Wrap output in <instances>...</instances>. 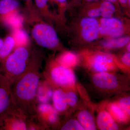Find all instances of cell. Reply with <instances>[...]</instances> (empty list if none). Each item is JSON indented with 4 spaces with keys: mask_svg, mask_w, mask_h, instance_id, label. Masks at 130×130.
Instances as JSON below:
<instances>
[{
    "mask_svg": "<svg viewBox=\"0 0 130 130\" xmlns=\"http://www.w3.org/2000/svg\"><path fill=\"white\" fill-rule=\"evenodd\" d=\"M78 55L84 66L94 73L115 72L119 70L127 71L119 59L108 53L85 48L81 50Z\"/></svg>",
    "mask_w": 130,
    "mask_h": 130,
    "instance_id": "obj_2",
    "label": "cell"
},
{
    "mask_svg": "<svg viewBox=\"0 0 130 130\" xmlns=\"http://www.w3.org/2000/svg\"><path fill=\"white\" fill-rule=\"evenodd\" d=\"M101 37L105 38L120 37L127 35L129 26L120 19L115 17L98 19Z\"/></svg>",
    "mask_w": 130,
    "mask_h": 130,
    "instance_id": "obj_6",
    "label": "cell"
},
{
    "mask_svg": "<svg viewBox=\"0 0 130 130\" xmlns=\"http://www.w3.org/2000/svg\"><path fill=\"white\" fill-rule=\"evenodd\" d=\"M32 35L36 42L42 47L54 49L59 45V40L56 31L47 24L36 25L32 29Z\"/></svg>",
    "mask_w": 130,
    "mask_h": 130,
    "instance_id": "obj_5",
    "label": "cell"
},
{
    "mask_svg": "<svg viewBox=\"0 0 130 130\" xmlns=\"http://www.w3.org/2000/svg\"><path fill=\"white\" fill-rule=\"evenodd\" d=\"M13 37L15 46L17 47H25L28 42V37L26 32L22 29L14 30Z\"/></svg>",
    "mask_w": 130,
    "mask_h": 130,
    "instance_id": "obj_21",
    "label": "cell"
},
{
    "mask_svg": "<svg viewBox=\"0 0 130 130\" xmlns=\"http://www.w3.org/2000/svg\"><path fill=\"white\" fill-rule=\"evenodd\" d=\"M19 6L17 0H0V15L2 17L17 11Z\"/></svg>",
    "mask_w": 130,
    "mask_h": 130,
    "instance_id": "obj_19",
    "label": "cell"
},
{
    "mask_svg": "<svg viewBox=\"0 0 130 130\" xmlns=\"http://www.w3.org/2000/svg\"><path fill=\"white\" fill-rule=\"evenodd\" d=\"M36 6L38 9L43 11H48V0H34Z\"/></svg>",
    "mask_w": 130,
    "mask_h": 130,
    "instance_id": "obj_28",
    "label": "cell"
},
{
    "mask_svg": "<svg viewBox=\"0 0 130 130\" xmlns=\"http://www.w3.org/2000/svg\"><path fill=\"white\" fill-rule=\"evenodd\" d=\"M126 50H127V51L128 52H130V42H129L128 43V44H127V45H126Z\"/></svg>",
    "mask_w": 130,
    "mask_h": 130,
    "instance_id": "obj_33",
    "label": "cell"
},
{
    "mask_svg": "<svg viewBox=\"0 0 130 130\" xmlns=\"http://www.w3.org/2000/svg\"><path fill=\"white\" fill-rule=\"evenodd\" d=\"M100 1V0H84L85 2L87 3H90L91 2H94L97 1Z\"/></svg>",
    "mask_w": 130,
    "mask_h": 130,
    "instance_id": "obj_34",
    "label": "cell"
},
{
    "mask_svg": "<svg viewBox=\"0 0 130 130\" xmlns=\"http://www.w3.org/2000/svg\"><path fill=\"white\" fill-rule=\"evenodd\" d=\"M68 1H70L71 2L73 3H76L79 2L80 0H68Z\"/></svg>",
    "mask_w": 130,
    "mask_h": 130,
    "instance_id": "obj_35",
    "label": "cell"
},
{
    "mask_svg": "<svg viewBox=\"0 0 130 130\" xmlns=\"http://www.w3.org/2000/svg\"><path fill=\"white\" fill-rule=\"evenodd\" d=\"M17 12V10L1 17L5 23L13 30L21 29L23 23V18Z\"/></svg>",
    "mask_w": 130,
    "mask_h": 130,
    "instance_id": "obj_17",
    "label": "cell"
},
{
    "mask_svg": "<svg viewBox=\"0 0 130 130\" xmlns=\"http://www.w3.org/2000/svg\"><path fill=\"white\" fill-rule=\"evenodd\" d=\"M77 120L85 130L96 129V124L93 116L88 110L83 109L77 114Z\"/></svg>",
    "mask_w": 130,
    "mask_h": 130,
    "instance_id": "obj_16",
    "label": "cell"
},
{
    "mask_svg": "<svg viewBox=\"0 0 130 130\" xmlns=\"http://www.w3.org/2000/svg\"><path fill=\"white\" fill-rule=\"evenodd\" d=\"M14 106L11 86L0 72V116L8 113H18Z\"/></svg>",
    "mask_w": 130,
    "mask_h": 130,
    "instance_id": "obj_9",
    "label": "cell"
},
{
    "mask_svg": "<svg viewBox=\"0 0 130 130\" xmlns=\"http://www.w3.org/2000/svg\"><path fill=\"white\" fill-rule=\"evenodd\" d=\"M128 114L130 115V97L126 96L121 98L116 101Z\"/></svg>",
    "mask_w": 130,
    "mask_h": 130,
    "instance_id": "obj_25",
    "label": "cell"
},
{
    "mask_svg": "<svg viewBox=\"0 0 130 130\" xmlns=\"http://www.w3.org/2000/svg\"><path fill=\"white\" fill-rule=\"evenodd\" d=\"M91 79L96 88L108 93L118 91L123 85L120 77L113 72L94 73Z\"/></svg>",
    "mask_w": 130,
    "mask_h": 130,
    "instance_id": "obj_7",
    "label": "cell"
},
{
    "mask_svg": "<svg viewBox=\"0 0 130 130\" xmlns=\"http://www.w3.org/2000/svg\"><path fill=\"white\" fill-rule=\"evenodd\" d=\"M102 106L109 112L116 122L126 123L129 120L130 115L119 105L116 101L105 103Z\"/></svg>",
    "mask_w": 130,
    "mask_h": 130,
    "instance_id": "obj_12",
    "label": "cell"
},
{
    "mask_svg": "<svg viewBox=\"0 0 130 130\" xmlns=\"http://www.w3.org/2000/svg\"><path fill=\"white\" fill-rule=\"evenodd\" d=\"M3 40L1 38H0V50L3 44Z\"/></svg>",
    "mask_w": 130,
    "mask_h": 130,
    "instance_id": "obj_36",
    "label": "cell"
},
{
    "mask_svg": "<svg viewBox=\"0 0 130 130\" xmlns=\"http://www.w3.org/2000/svg\"><path fill=\"white\" fill-rule=\"evenodd\" d=\"M26 117L16 113H8L0 116V130H28Z\"/></svg>",
    "mask_w": 130,
    "mask_h": 130,
    "instance_id": "obj_10",
    "label": "cell"
},
{
    "mask_svg": "<svg viewBox=\"0 0 130 130\" xmlns=\"http://www.w3.org/2000/svg\"><path fill=\"white\" fill-rule=\"evenodd\" d=\"M56 61L63 67L73 69L78 64L79 59L76 54L72 51H66L58 56Z\"/></svg>",
    "mask_w": 130,
    "mask_h": 130,
    "instance_id": "obj_14",
    "label": "cell"
},
{
    "mask_svg": "<svg viewBox=\"0 0 130 130\" xmlns=\"http://www.w3.org/2000/svg\"><path fill=\"white\" fill-rule=\"evenodd\" d=\"M100 3L101 12V18L112 17L117 11V8L115 6L106 0H100Z\"/></svg>",
    "mask_w": 130,
    "mask_h": 130,
    "instance_id": "obj_20",
    "label": "cell"
},
{
    "mask_svg": "<svg viewBox=\"0 0 130 130\" xmlns=\"http://www.w3.org/2000/svg\"><path fill=\"white\" fill-rule=\"evenodd\" d=\"M96 124L98 128L101 130H116L119 129L117 122L103 106L98 113Z\"/></svg>",
    "mask_w": 130,
    "mask_h": 130,
    "instance_id": "obj_11",
    "label": "cell"
},
{
    "mask_svg": "<svg viewBox=\"0 0 130 130\" xmlns=\"http://www.w3.org/2000/svg\"><path fill=\"white\" fill-rule=\"evenodd\" d=\"M130 36L125 35L120 37L105 38L97 44L99 48L111 50L121 48L130 42Z\"/></svg>",
    "mask_w": 130,
    "mask_h": 130,
    "instance_id": "obj_13",
    "label": "cell"
},
{
    "mask_svg": "<svg viewBox=\"0 0 130 130\" xmlns=\"http://www.w3.org/2000/svg\"><path fill=\"white\" fill-rule=\"evenodd\" d=\"M46 75L51 82L61 88L77 92V78L72 69L65 67L54 61L50 65Z\"/></svg>",
    "mask_w": 130,
    "mask_h": 130,
    "instance_id": "obj_4",
    "label": "cell"
},
{
    "mask_svg": "<svg viewBox=\"0 0 130 130\" xmlns=\"http://www.w3.org/2000/svg\"><path fill=\"white\" fill-rule=\"evenodd\" d=\"M67 101L68 106L73 107L77 105L78 97L76 92L71 90H65Z\"/></svg>",
    "mask_w": 130,
    "mask_h": 130,
    "instance_id": "obj_23",
    "label": "cell"
},
{
    "mask_svg": "<svg viewBox=\"0 0 130 130\" xmlns=\"http://www.w3.org/2000/svg\"><path fill=\"white\" fill-rule=\"evenodd\" d=\"M53 106L46 103H42L37 108L36 112L38 111L41 117H43L54 110Z\"/></svg>",
    "mask_w": 130,
    "mask_h": 130,
    "instance_id": "obj_24",
    "label": "cell"
},
{
    "mask_svg": "<svg viewBox=\"0 0 130 130\" xmlns=\"http://www.w3.org/2000/svg\"><path fill=\"white\" fill-rule=\"evenodd\" d=\"M42 118L48 123L50 124H54L58 121V112L55 109Z\"/></svg>",
    "mask_w": 130,
    "mask_h": 130,
    "instance_id": "obj_27",
    "label": "cell"
},
{
    "mask_svg": "<svg viewBox=\"0 0 130 130\" xmlns=\"http://www.w3.org/2000/svg\"><path fill=\"white\" fill-rule=\"evenodd\" d=\"M58 6L61 11H63L67 8L68 6V0H50Z\"/></svg>",
    "mask_w": 130,
    "mask_h": 130,
    "instance_id": "obj_29",
    "label": "cell"
},
{
    "mask_svg": "<svg viewBox=\"0 0 130 130\" xmlns=\"http://www.w3.org/2000/svg\"><path fill=\"white\" fill-rule=\"evenodd\" d=\"M40 76L38 65L31 63L25 72L11 86L15 107L26 118L35 116L36 113L37 96Z\"/></svg>",
    "mask_w": 130,
    "mask_h": 130,
    "instance_id": "obj_1",
    "label": "cell"
},
{
    "mask_svg": "<svg viewBox=\"0 0 130 130\" xmlns=\"http://www.w3.org/2000/svg\"><path fill=\"white\" fill-rule=\"evenodd\" d=\"M120 6L124 8H130V0H118Z\"/></svg>",
    "mask_w": 130,
    "mask_h": 130,
    "instance_id": "obj_30",
    "label": "cell"
},
{
    "mask_svg": "<svg viewBox=\"0 0 130 130\" xmlns=\"http://www.w3.org/2000/svg\"><path fill=\"white\" fill-rule=\"evenodd\" d=\"M29 53L25 47H17L2 63L0 72L11 86L25 72L29 64Z\"/></svg>",
    "mask_w": 130,
    "mask_h": 130,
    "instance_id": "obj_3",
    "label": "cell"
},
{
    "mask_svg": "<svg viewBox=\"0 0 130 130\" xmlns=\"http://www.w3.org/2000/svg\"><path fill=\"white\" fill-rule=\"evenodd\" d=\"M52 99L53 106L57 111H64L67 109L68 106L65 90L58 88L54 91Z\"/></svg>",
    "mask_w": 130,
    "mask_h": 130,
    "instance_id": "obj_15",
    "label": "cell"
},
{
    "mask_svg": "<svg viewBox=\"0 0 130 130\" xmlns=\"http://www.w3.org/2000/svg\"><path fill=\"white\" fill-rule=\"evenodd\" d=\"M62 130H85L77 120L72 119L68 121L61 128Z\"/></svg>",
    "mask_w": 130,
    "mask_h": 130,
    "instance_id": "obj_22",
    "label": "cell"
},
{
    "mask_svg": "<svg viewBox=\"0 0 130 130\" xmlns=\"http://www.w3.org/2000/svg\"><path fill=\"white\" fill-rule=\"evenodd\" d=\"M106 1L113 4L115 6L117 9L120 8V6L118 0H106Z\"/></svg>",
    "mask_w": 130,
    "mask_h": 130,
    "instance_id": "obj_31",
    "label": "cell"
},
{
    "mask_svg": "<svg viewBox=\"0 0 130 130\" xmlns=\"http://www.w3.org/2000/svg\"><path fill=\"white\" fill-rule=\"evenodd\" d=\"M26 2V4L28 6H30L32 4V0H24Z\"/></svg>",
    "mask_w": 130,
    "mask_h": 130,
    "instance_id": "obj_32",
    "label": "cell"
},
{
    "mask_svg": "<svg viewBox=\"0 0 130 130\" xmlns=\"http://www.w3.org/2000/svg\"><path fill=\"white\" fill-rule=\"evenodd\" d=\"M15 46L13 37L8 36L3 40V44L0 50V63H2L11 54Z\"/></svg>",
    "mask_w": 130,
    "mask_h": 130,
    "instance_id": "obj_18",
    "label": "cell"
},
{
    "mask_svg": "<svg viewBox=\"0 0 130 130\" xmlns=\"http://www.w3.org/2000/svg\"><path fill=\"white\" fill-rule=\"evenodd\" d=\"M120 63L125 68L126 71H129L130 66V52H125L123 54L120 59H119Z\"/></svg>",
    "mask_w": 130,
    "mask_h": 130,
    "instance_id": "obj_26",
    "label": "cell"
},
{
    "mask_svg": "<svg viewBox=\"0 0 130 130\" xmlns=\"http://www.w3.org/2000/svg\"><path fill=\"white\" fill-rule=\"evenodd\" d=\"M78 34L80 39L85 43L94 41L101 37L98 19L84 17L79 21Z\"/></svg>",
    "mask_w": 130,
    "mask_h": 130,
    "instance_id": "obj_8",
    "label": "cell"
}]
</instances>
